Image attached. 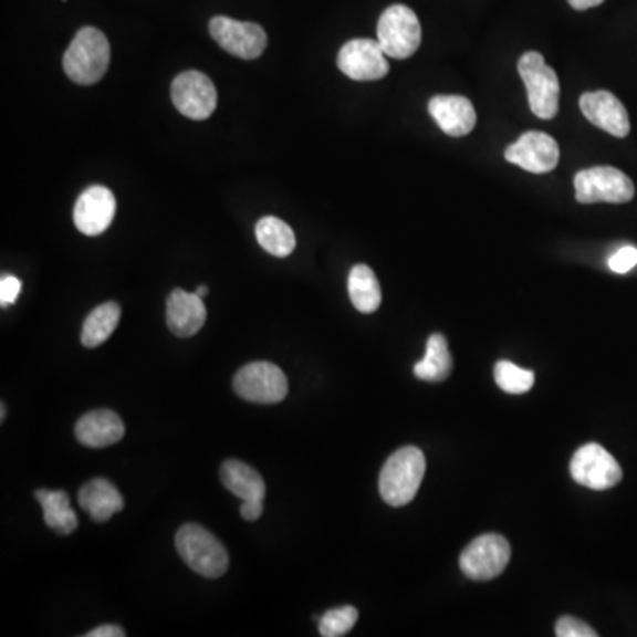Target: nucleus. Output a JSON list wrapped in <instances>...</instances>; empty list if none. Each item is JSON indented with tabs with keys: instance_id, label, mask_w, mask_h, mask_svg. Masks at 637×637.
I'll return each mask as SVG.
<instances>
[{
	"instance_id": "1",
	"label": "nucleus",
	"mask_w": 637,
	"mask_h": 637,
	"mask_svg": "<svg viewBox=\"0 0 637 637\" xmlns=\"http://www.w3.org/2000/svg\"><path fill=\"white\" fill-rule=\"evenodd\" d=\"M111 64V44L96 27H84L67 46L62 67L75 84L93 85L105 75Z\"/></svg>"
},
{
	"instance_id": "2",
	"label": "nucleus",
	"mask_w": 637,
	"mask_h": 637,
	"mask_svg": "<svg viewBox=\"0 0 637 637\" xmlns=\"http://www.w3.org/2000/svg\"><path fill=\"white\" fill-rule=\"evenodd\" d=\"M425 469L427 462L420 448L403 447L395 451L380 469V498L391 507L411 503L424 482Z\"/></svg>"
},
{
	"instance_id": "3",
	"label": "nucleus",
	"mask_w": 637,
	"mask_h": 637,
	"mask_svg": "<svg viewBox=\"0 0 637 637\" xmlns=\"http://www.w3.org/2000/svg\"><path fill=\"white\" fill-rule=\"evenodd\" d=\"M176 549L195 574L217 579L229 568V554L211 531L199 524H185L177 531Z\"/></svg>"
},
{
	"instance_id": "4",
	"label": "nucleus",
	"mask_w": 637,
	"mask_h": 637,
	"mask_svg": "<svg viewBox=\"0 0 637 637\" xmlns=\"http://www.w3.org/2000/svg\"><path fill=\"white\" fill-rule=\"evenodd\" d=\"M519 75L526 85L530 108L540 119H553L560 108V80L539 52L519 59Z\"/></svg>"
},
{
	"instance_id": "5",
	"label": "nucleus",
	"mask_w": 637,
	"mask_h": 637,
	"mask_svg": "<svg viewBox=\"0 0 637 637\" xmlns=\"http://www.w3.org/2000/svg\"><path fill=\"white\" fill-rule=\"evenodd\" d=\"M377 41L391 59L411 58L420 49L421 25L411 8L389 6L377 23Z\"/></svg>"
},
{
	"instance_id": "6",
	"label": "nucleus",
	"mask_w": 637,
	"mask_h": 637,
	"mask_svg": "<svg viewBox=\"0 0 637 637\" xmlns=\"http://www.w3.org/2000/svg\"><path fill=\"white\" fill-rule=\"evenodd\" d=\"M575 199L581 203H625L636 195L627 174L615 167H593L575 174Z\"/></svg>"
},
{
	"instance_id": "7",
	"label": "nucleus",
	"mask_w": 637,
	"mask_h": 637,
	"mask_svg": "<svg viewBox=\"0 0 637 637\" xmlns=\"http://www.w3.org/2000/svg\"><path fill=\"white\" fill-rule=\"evenodd\" d=\"M236 394L253 404H279L288 397L289 383L282 368L270 362L244 365L232 380Z\"/></svg>"
},
{
	"instance_id": "8",
	"label": "nucleus",
	"mask_w": 637,
	"mask_h": 637,
	"mask_svg": "<svg viewBox=\"0 0 637 637\" xmlns=\"http://www.w3.org/2000/svg\"><path fill=\"white\" fill-rule=\"evenodd\" d=\"M512 549L509 540L495 533L478 536L459 557L460 571L469 579L489 581L503 574L509 566Z\"/></svg>"
},
{
	"instance_id": "9",
	"label": "nucleus",
	"mask_w": 637,
	"mask_h": 637,
	"mask_svg": "<svg viewBox=\"0 0 637 637\" xmlns=\"http://www.w3.org/2000/svg\"><path fill=\"white\" fill-rule=\"evenodd\" d=\"M571 474L579 485L593 491H607L624 478L618 460L597 442H588L575 451L571 460Z\"/></svg>"
},
{
	"instance_id": "10",
	"label": "nucleus",
	"mask_w": 637,
	"mask_h": 637,
	"mask_svg": "<svg viewBox=\"0 0 637 637\" xmlns=\"http://www.w3.org/2000/svg\"><path fill=\"white\" fill-rule=\"evenodd\" d=\"M209 34L221 49L244 61L261 58L268 44V35L261 25L238 22L229 17L212 18L209 22Z\"/></svg>"
},
{
	"instance_id": "11",
	"label": "nucleus",
	"mask_w": 637,
	"mask_h": 637,
	"mask_svg": "<svg viewBox=\"0 0 637 637\" xmlns=\"http://www.w3.org/2000/svg\"><path fill=\"white\" fill-rule=\"evenodd\" d=\"M173 103L185 117L203 121L217 111L218 94L208 75L200 71H185L173 82Z\"/></svg>"
},
{
	"instance_id": "12",
	"label": "nucleus",
	"mask_w": 637,
	"mask_h": 637,
	"mask_svg": "<svg viewBox=\"0 0 637 637\" xmlns=\"http://www.w3.org/2000/svg\"><path fill=\"white\" fill-rule=\"evenodd\" d=\"M388 55L380 49L379 41L353 40L338 52V70L349 79L358 82L385 79L388 75Z\"/></svg>"
},
{
	"instance_id": "13",
	"label": "nucleus",
	"mask_w": 637,
	"mask_h": 637,
	"mask_svg": "<svg viewBox=\"0 0 637 637\" xmlns=\"http://www.w3.org/2000/svg\"><path fill=\"white\" fill-rule=\"evenodd\" d=\"M504 158L528 173L547 174L560 161V147L547 133L526 132L504 150Z\"/></svg>"
},
{
	"instance_id": "14",
	"label": "nucleus",
	"mask_w": 637,
	"mask_h": 637,
	"mask_svg": "<svg viewBox=\"0 0 637 637\" xmlns=\"http://www.w3.org/2000/svg\"><path fill=\"white\" fill-rule=\"evenodd\" d=\"M114 194L105 186H88L80 195L73 211L76 229L85 236H100L112 226L115 217Z\"/></svg>"
},
{
	"instance_id": "15",
	"label": "nucleus",
	"mask_w": 637,
	"mask_h": 637,
	"mask_svg": "<svg viewBox=\"0 0 637 637\" xmlns=\"http://www.w3.org/2000/svg\"><path fill=\"white\" fill-rule=\"evenodd\" d=\"M581 112L597 128L610 133L613 137L624 138L630 132L627 108L609 91L584 93L579 100Z\"/></svg>"
},
{
	"instance_id": "16",
	"label": "nucleus",
	"mask_w": 637,
	"mask_h": 637,
	"mask_svg": "<svg viewBox=\"0 0 637 637\" xmlns=\"http://www.w3.org/2000/svg\"><path fill=\"white\" fill-rule=\"evenodd\" d=\"M206 317L208 310L197 292H186L182 289L170 292L167 300V324L174 335L181 338L197 335L206 324Z\"/></svg>"
},
{
	"instance_id": "17",
	"label": "nucleus",
	"mask_w": 637,
	"mask_h": 637,
	"mask_svg": "<svg viewBox=\"0 0 637 637\" xmlns=\"http://www.w3.org/2000/svg\"><path fill=\"white\" fill-rule=\"evenodd\" d=\"M429 112L439 128L450 137H464L477 126L473 103L464 96H434L429 102Z\"/></svg>"
},
{
	"instance_id": "18",
	"label": "nucleus",
	"mask_w": 637,
	"mask_h": 637,
	"mask_svg": "<svg viewBox=\"0 0 637 637\" xmlns=\"http://www.w3.org/2000/svg\"><path fill=\"white\" fill-rule=\"evenodd\" d=\"M75 436L84 447H112L124 438V424L117 413L111 409H97L76 421Z\"/></svg>"
},
{
	"instance_id": "19",
	"label": "nucleus",
	"mask_w": 637,
	"mask_h": 637,
	"mask_svg": "<svg viewBox=\"0 0 637 637\" xmlns=\"http://www.w3.org/2000/svg\"><path fill=\"white\" fill-rule=\"evenodd\" d=\"M79 503L93 521L105 522L114 513L124 509V500L117 487L105 478H94L85 483L79 492Z\"/></svg>"
},
{
	"instance_id": "20",
	"label": "nucleus",
	"mask_w": 637,
	"mask_h": 637,
	"mask_svg": "<svg viewBox=\"0 0 637 637\" xmlns=\"http://www.w3.org/2000/svg\"><path fill=\"white\" fill-rule=\"evenodd\" d=\"M220 478L227 491L243 501H264L265 483L255 469L241 460L229 459L221 464Z\"/></svg>"
},
{
	"instance_id": "21",
	"label": "nucleus",
	"mask_w": 637,
	"mask_h": 637,
	"mask_svg": "<svg viewBox=\"0 0 637 637\" xmlns=\"http://www.w3.org/2000/svg\"><path fill=\"white\" fill-rule=\"evenodd\" d=\"M35 500L41 503L46 526L61 535H71L79 528V518L75 510L71 509L70 495L66 492L40 489L35 491Z\"/></svg>"
},
{
	"instance_id": "22",
	"label": "nucleus",
	"mask_w": 637,
	"mask_h": 637,
	"mask_svg": "<svg viewBox=\"0 0 637 637\" xmlns=\"http://www.w3.org/2000/svg\"><path fill=\"white\" fill-rule=\"evenodd\" d=\"M347 289H349L354 309L359 310L362 314H372L379 309L380 300H383L379 280L368 265H354L347 280Z\"/></svg>"
},
{
	"instance_id": "23",
	"label": "nucleus",
	"mask_w": 637,
	"mask_h": 637,
	"mask_svg": "<svg viewBox=\"0 0 637 637\" xmlns=\"http://www.w3.org/2000/svg\"><path fill=\"white\" fill-rule=\"evenodd\" d=\"M121 321V306L114 301H106L103 305L87 315L84 326H82V344L87 349H94L105 344L111 338L112 333Z\"/></svg>"
},
{
	"instance_id": "24",
	"label": "nucleus",
	"mask_w": 637,
	"mask_h": 637,
	"mask_svg": "<svg viewBox=\"0 0 637 637\" xmlns=\"http://www.w3.org/2000/svg\"><path fill=\"white\" fill-rule=\"evenodd\" d=\"M255 236L265 252L280 259L291 255L296 248L294 230L276 217H264L257 221Z\"/></svg>"
},
{
	"instance_id": "25",
	"label": "nucleus",
	"mask_w": 637,
	"mask_h": 637,
	"mask_svg": "<svg viewBox=\"0 0 637 637\" xmlns=\"http://www.w3.org/2000/svg\"><path fill=\"white\" fill-rule=\"evenodd\" d=\"M451 372V354L448 342L441 333H434L427 342V353L424 359L416 363L415 376L429 383L447 379Z\"/></svg>"
},
{
	"instance_id": "26",
	"label": "nucleus",
	"mask_w": 637,
	"mask_h": 637,
	"mask_svg": "<svg viewBox=\"0 0 637 637\" xmlns=\"http://www.w3.org/2000/svg\"><path fill=\"white\" fill-rule=\"evenodd\" d=\"M495 385L507 394H526L535 385V374L510 362H498L494 368Z\"/></svg>"
},
{
	"instance_id": "27",
	"label": "nucleus",
	"mask_w": 637,
	"mask_h": 637,
	"mask_svg": "<svg viewBox=\"0 0 637 637\" xmlns=\"http://www.w3.org/2000/svg\"><path fill=\"white\" fill-rule=\"evenodd\" d=\"M358 622V609L353 606L327 610L318 622V634L323 637H342L353 630Z\"/></svg>"
},
{
	"instance_id": "28",
	"label": "nucleus",
	"mask_w": 637,
	"mask_h": 637,
	"mask_svg": "<svg viewBox=\"0 0 637 637\" xmlns=\"http://www.w3.org/2000/svg\"><path fill=\"white\" fill-rule=\"evenodd\" d=\"M556 636L597 637L598 634L588 624H584L583 619L574 618V616H562L556 622Z\"/></svg>"
},
{
	"instance_id": "29",
	"label": "nucleus",
	"mask_w": 637,
	"mask_h": 637,
	"mask_svg": "<svg viewBox=\"0 0 637 637\" xmlns=\"http://www.w3.org/2000/svg\"><path fill=\"white\" fill-rule=\"evenodd\" d=\"M637 265V248L624 247L609 259L610 271L618 274L628 273Z\"/></svg>"
},
{
	"instance_id": "30",
	"label": "nucleus",
	"mask_w": 637,
	"mask_h": 637,
	"mask_svg": "<svg viewBox=\"0 0 637 637\" xmlns=\"http://www.w3.org/2000/svg\"><path fill=\"white\" fill-rule=\"evenodd\" d=\"M20 291H22V282L13 274H4L0 280V305H13Z\"/></svg>"
},
{
	"instance_id": "31",
	"label": "nucleus",
	"mask_w": 637,
	"mask_h": 637,
	"mask_svg": "<svg viewBox=\"0 0 637 637\" xmlns=\"http://www.w3.org/2000/svg\"><path fill=\"white\" fill-rule=\"evenodd\" d=\"M262 512H264L262 501H243V504H241V518L244 521H257V519L261 518Z\"/></svg>"
},
{
	"instance_id": "32",
	"label": "nucleus",
	"mask_w": 637,
	"mask_h": 637,
	"mask_svg": "<svg viewBox=\"0 0 637 637\" xmlns=\"http://www.w3.org/2000/svg\"><path fill=\"white\" fill-rule=\"evenodd\" d=\"M85 637H124V630L117 625H102L85 634Z\"/></svg>"
},
{
	"instance_id": "33",
	"label": "nucleus",
	"mask_w": 637,
	"mask_h": 637,
	"mask_svg": "<svg viewBox=\"0 0 637 637\" xmlns=\"http://www.w3.org/2000/svg\"><path fill=\"white\" fill-rule=\"evenodd\" d=\"M604 0H568V4L577 11H586L589 8H597Z\"/></svg>"
},
{
	"instance_id": "34",
	"label": "nucleus",
	"mask_w": 637,
	"mask_h": 637,
	"mask_svg": "<svg viewBox=\"0 0 637 637\" xmlns=\"http://www.w3.org/2000/svg\"><path fill=\"white\" fill-rule=\"evenodd\" d=\"M195 292H197V294H199L200 297L208 296L209 292L208 285H200V288H197V291Z\"/></svg>"
},
{
	"instance_id": "35",
	"label": "nucleus",
	"mask_w": 637,
	"mask_h": 637,
	"mask_svg": "<svg viewBox=\"0 0 637 637\" xmlns=\"http://www.w3.org/2000/svg\"><path fill=\"white\" fill-rule=\"evenodd\" d=\"M6 418V406L2 404V413H0V421H4Z\"/></svg>"
}]
</instances>
